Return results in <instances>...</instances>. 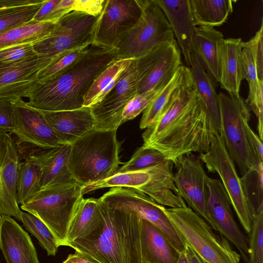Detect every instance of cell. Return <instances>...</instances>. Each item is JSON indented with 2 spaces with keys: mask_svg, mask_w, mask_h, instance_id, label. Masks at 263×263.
Wrapping results in <instances>:
<instances>
[{
  "mask_svg": "<svg viewBox=\"0 0 263 263\" xmlns=\"http://www.w3.org/2000/svg\"><path fill=\"white\" fill-rule=\"evenodd\" d=\"M249 235V263H263V213L253 217Z\"/></svg>",
  "mask_w": 263,
  "mask_h": 263,
  "instance_id": "cell-42",
  "label": "cell"
},
{
  "mask_svg": "<svg viewBox=\"0 0 263 263\" xmlns=\"http://www.w3.org/2000/svg\"><path fill=\"white\" fill-rule=\"evenodd\" d=\"M42 189V172L40 166L28 157L18 166L16 184L18 204L27 201Z\"/></svg>",
  "mask_w": 263,
  "mask_h": 263,
  "instance_id": "cell-35",
  "label": "cell"
},
{
  "mask_svg": "<svg viewBox=\"0 0 263 263\" xmlns=\"http://www.w3.org/2000/svg\"><path fill=\"white\" fill-rule=\"evenodd\" d=\"M13 129L12 100L0 99V132L11 133Z\"/></svg>",
  "mask_w": 263,
  "mask_h": 263,
  "instance_id": "cell-45",
  "label": "cell"
},
{
  "mask_svg": "<svg viewBox=\"0 0 263 263\" xmlns=\"http://www.w3.org/2000/svg\"><path fill=\"white\" fill-rule=\"evenodd\" d=\"M20 220L25 228L37 239L48 255L55 256L59 246L55 237L47 227L40 219L29 213L22 212Z\"/></svg>",
  "mask_w": 263,
  "mask_h": 263,
  "instance_id": "cell-39",
  "label": "cell"
},
{
  "mask_svg": "<svg viewBox=\"0 0 263 263\" xmlns=\"http://www.w3.org/2000/svg\"><path fill=\"white\" fill-rule=\"evenodd\" d=\"M193 84L215 132L220 134V116L218 100L214 82L193 53L189 67Z\"/></svg>",
  "mask_w": 263,
  "mask_h": 263,
  "instance_id": "cell-29",
  "label": "cell"
},
{
  "mask_svg": "<svg viewBox=\"0 0 263 263\" xmlns=\"http://www.w3.org/2000/svg\"><path fill=\"white\" fill-rule=\"evenodd\" d=\"M21 162L17 144L11 134L0 132V216L20 220L22 211L17 200L16 184Z\"/></svg>",
  "mask_w": 263,
  "mask_h": 263,
  "instance_id": "cell-19",
  "label": "cell"
},
{
  "mask_svg": "<svg viewBox=\"0 0 263 263\" xmlns=\"http://www.w3.org/2000/svg\"><path fill=\"white\" fill-rule=\"evenodd\" d=\"M63 263H101L94 258L76 251L69 254Z\"/></svg>",
  "mask_w": 263,
  "mask_h": 263,
  "instance_id": "cell-48",
  "label": "cell"
},
{
  "mask_svg": "<svg viewBox=\"0 0 263 263\" xmlns=\"http://www.w3.org/2000/svg\"><path fill=\"white\" fill-rule=\"evenodd\" d=\"M32 43L10 46L0 50V63H13L37 55Z\"/></svg>",
  "mask_w": 263,
  "mask_h": 263,
  "instance_id": "cell-44",
  "label": "cell"
},
{
  "mask_svg": "<svg viewBox=\"0 0 263 263\" xmlns=\"http://www.w3.org/2000/svg\"><path fill=\"white\" fill-rule=\"evenodd\" d=\"M117 50L92 43L86 52L60 74L37 81L26 95L27 104L40 110H70L83 107L96 78L114 61Z\"/></svg>",
  "mask_w": 263,
  "mask_h": 263,
  "instance_id": "cell-2",
  "label": "cell"
},
{
  "mask_svg": "<svg viewBox=\"0 0 263 263\" xmlns=\"http://www.w3.org/2000/svg\"><path fill=\"white\" fill-rule=\"evenodd\" d=\"M206 199L211 227L232 243L249 263L248 240L235 220L229 196L221 181L209 177Z\"/></svg>",
  "mask_w": 263,
  "mask_h": 263,
  "instance_id": "cell-13",
  "label": "cell"
},
{
  "mask_svg": "<svg viewBox=\"0 0 263 263\" xmlns=\"http://www.w3.org/2000/svg\"><path fill=\"white\" fill-rule=\"evenodd\" d=\"M250 138L253 148L259 159L263 162V145L262 141L258 136L254 133L251 128L249 130Z\"/></svg>",
  "mask_w": 263,
  "mask_h": 263,
  "instance_id": "cell-49",
  "label": "cell"
},
{
  "mask_svg": "<svg viewBox=\"0 0 263 263\" xmlns=\"http://www.w3.org/2000/svg\"><path fill=\"white\" fill-rule=\"evenodd\" d=\"M167 20L190 67L193 54V41L197 26L194 24L189 0H154Z\"/></svg>",
  "mask_w": 263,
  "mask_h": 263,
  "instance_id": "cell-21",
  "label": "cell"
},
{
  "mask_svg": "<svg viewBox=\"0 0 263 263\" xmlns=\"http://www.w3.org/2000/svg\"><path fill=\"white\" fill-rule=\"evenodd\" d=\"M140 14L136 0H105L97 22L93 43L116 49L121 36L135 24Z\"/></svg>",
  "mask_w": 263,
  "mask_h": 263,
  "instance_id": "cell-16",
  "label": "cell"
},
{
  "mask_svg": "<svg viewBox=\"0 0 263 263\" xmlns=\"http://www.w3.org/2000/svg\"><path fill=\"white\" fill-rule=\"evenodd\" d=\"M215 132L193 81L175 91L142 137L143 145L158 150L175 165L184 155L206 152Z\"/></svg>",
  "mask_w": 263,
  "mask_h": 263,
  "instance_id": "cell-1",
  "label": "cell"
},
{
  "mask_svg": "<svg viewBox=\"0 0 263 263\" xmlns=\"http://www.w3.org/2000/svg\"><path fill=\"white\" fill-rule=\"evenodd\" d=\"M52 60L36 55L15 62L0 63V99L26 97L37 81L39 72Z\"/></svg>",
  "mask_w": 263,
  "mask_h": 263,
  "instance_id": "cell-20",
  "label": "cell"
},
{
  "mask_svg": "<svg viewBox=\"0 0 263 263\" xmlns=\"http://www.w3.org/2000/svg\"><path fill=\"white\" fill-rule=\"evenodd\" d=\"M146 170L126 173H115L103 180L82 186L84 195L89 192L106 187H132L136 189L143 186L149 180Z\"/></svg>",
  "mask_w": 263,
  "mask_h": 263,
  "instance_id": "cell-37",
  "label": "cell"
},
{
  "mask_svg": "<svg viewBox=\"0 0 263 263\" xmlns=\"http://www.w3.org/2000/svg\"><path fill=\"white\" fill-rule=\"evenodd\" d=\"M158 92H149L142 95L137 94L127 103L123 110L122 115V124L134 119L143 111Z\"/></svg>",
  "mask_w": 263,
  "mask_h": 263,
  "instance_id": "cell-43",
  "label": "cell"
},
{
  "mask_svg": "<svg viewBox=\"0 0 263 263\" xmlns=\"http://www.w3.org/2000/svg\"><path fill=\"white\" fill-rule=\"evenodd\" d=\"M99 16L72 11L63 16L47 38L33 44L37 55L53 59L66 50L93 43Z\"/></svg>",
  "mask_w": 263,
  "mask_h": 263,
  "instance_id": "cell-11",
  "label": "cell"
},
{
  "mask_svg": "<svg viewBox=\"0 0 263 263\" xmlns=\"http://www.w3.org/2000/svg\"><path fill=\"white\" fill-rule=\"evenodd\" d=\"M117 132L93 129L70 144L68 167L77 182L83 186L117 172L121 163Z\"/></svg>",
  "mask_w": 263,
  "mask_h": 263,
  "instance_id": "cell-4",
  "label": "cell"
},
{
  "mask_svg": "<svg viewBox=\"0 0 263 263\" xmlns=\"http://www.w3.org/2000/svg\"><path fill=\"white\" fill-rule=\"evenodd\" d=\"M163 211L186 243L207 263H239L240 256L222 236L189 207L165 208Z\"/></svg>",
  "mask_w": 263,
  "mask_h": 263,
  "instance_id": "cell-7",
  "label": "cell"
},
{
  "mask_svg": "<svg viewBox=\"0 0 263 263\" xmlns=\"http://www.w3.org/2000/svg\"><path fill=\"white\" fill-rule=\"evenodd\" d=\"M99 199L109 205L136 213L155 226L180 253L184 252L186 243L163 212V205L142 192L132 187H112Z\"/></svg>",
  "mask_w": 263,
  "mask_h": 263,
  "instance_id": "cell-9",
  "label": "cell"
},
{
  "mask_svg": "<svg viewBox=\"0 0 263 263\" xmlns=\"http://www.w3.org/2000/svg\"><path fill=\"white\" fill-rule=\"evenodd\" d=\"M135 60L139 95L161 90L182 65L176 42L160 45Z\"/></svg>",
  "mask_w": 263,
  "mask_h": 263,
  "instance_id": "cell-12",
  "label": "cell"
},
{
  "mask_svg": "<svg viewBox=\"0 0 263 263\" xmlns=\"http://www.w3.org/2000/svg\"><path fill=\"white\" fill-rule=\"evenodd\" d=\"M39 1V0H0V8L28 5Z\"/></svg>",
  "mask_w": 263,
  "mask_h": 263,
  "instance_id": "cell-50",
  "label": "cell"
},
{
  "mask_svg": "<svg viewBox=\"0 0 263 263\" xmlns=\"http://www.w3.org/2000/svg\"><path fill=\"white\" fill-rule=\"evenodd\" d=\"M70 144L33 153L28 157L37 163L42 172V189L75 181L68 167Z\"/></svg>",
  "mask_w": 263,
  "mask_h": 263,
  "instance_id": "cell-26",
  "label": "cell"
},
{
  "mask_svg": "<svg viewBox=\"0 0 263 263\" xmlns=\"http://www.w3.org/2000/svg\"><path fill=\"white\" fill-rule=\"evenodd\" d=\"M173 165L168 160L146 169L149 174V180L137 190L161 205L170 208H185L187 205L175 183Z\"/></svg>",
  "mask_w": 263,
  "mask_h": 263,
  "instance_id": "cell-25",
  "label": "cell"
},
{
  "mask_svg": "<svg viewBox=\"0 0 263 263\" xmlns=\"http://www.w3.org/2000/svg\"><path fill=\"white\" fill-rule=\"evenodd\" d=\"M240 38L222 39L219 44V81L221 88L229 95L239 97L241 81L245 79Z\"/></svg>",
  "mask_w": 263,
  "mask_h": 263,
  "instance_id": "cell-24",
  "label": "cell"
},
{
  "mask_svg": "<svg viewBox=\"0 0 263 263\" xmlns=\"http://www.w3.org/2000/svg\"><path fill=\"white\" fill-rule=\"evenodd\" d=\"M82 185L73 181L41 189L21 209L40 219L55 237L59 247L65 246L68 230L81 200Z\"/></svg>",
  "mask_w": 263,
  "mask_h": 263,
  "instance_id": "cell-5",
  "label": "cell"
},
{
  "mask_svg": "<svg viewBox=\"0 0 263 263\" xmlns=\"http://www.w3.org/2000/svg\"><path fill=\"white\" fill-rule=\"evenodd\" d=\"M199 157L205 163L209 172L219 175L241 225L249 234L253 217L244 197L240 177L237 173L235 163L218 133H214L208 150L200 153Z\"/></svg>",
  "mask_w": 263,
  "mask_h": 263,
  "instance_id": "cell-10",
  "label": "cell"
},
{
  "mask_svg": "<svg viewBox=\"0 0 263 263\" xmlns=\"http://www.w3.org/2000/svg\"><path fill=\"white\" fill-rule=\"evenodd\" d=\"M0 249L7 263H40L29 234L10 216H0Z\"/></svg>",
  "mask_w": 263,
  "mask_h": 263,
  "instance_id": "cell-22",
  "label": "cell"
},
{
  "mask_svg": "<svg viewBox=\"0 0 263 263\" xmlns=\"http://www.w3.org/2000/svg\"><path fill=\"white\" fill-rule=\"evenodd\" d=\"M184 253L190 263H207L187 244Z\"/></svg>",
  "mask_w": 263,
  "mask_h": 263,
  "instance_id": "cell-51",
  "label": "cell"
},
{
  "mask_svg": "<svg viewBox=\"0 0 263 263\" xmlns=\"http://www.w3.org/2000/svg\"><path fill=\"white\" fill-rule=\"evenodd\" d=\"M177 263H190L187 259V257L185 254L184 252L180 254Z\"/></svg>",
  "mask_w": 263,
  "mask_h": 263,
  "instance_id": "cell-52",
  "label": "cell"
},
{
  "mask_svg": "<svg viewBox=\"0 0 263 263\" xmlns=\"http://www.w3.org/2000/svg\"><path fill=\"white\" fill-rule=\"evenodd\" d=\"M105 2V0H74L72 10L98 16L103 10Z\"/></svg>",
  "mask_w": 263,
  "mask_h": 263,
  "instance_id": "cell-46",
  "label": "cell"
},
{
  "mask_svg": "<svg viewBox=\"0 0 263 263\" xmlns=\"http://www.w3.org/2000/svg\"><path fill=\"white\" fill-rule=\"evenodd\" d=\"M137 76L134 59L113 88L98 104L91 107L95 125L100 130L117 129L127 103L137 94Z\"/></svg>",
  "mask_w": 263,
  "mask_h": 263,
  "instance_id": "cell-14",
  "label": "cell"
},
{
  "mask_svg": "<svg viewBox=\"0 0 263 263\" xmlns=\"http://www.w3.org/2000/svg\"><path fill=\"white\" fill-rule=\"evenodd\" d=\"M220 136L226 149L241 175L263 163L257 155L249 136L250 109L243 99L218 94Z\"/></svg>",
  "mask_w": 263,
  "mask_h": 263,
  "instance_id": "cell-6",
  "label": "cell"
},
{
  "mask_svg": "<svg viewBox=\"0 0 263 263\" xmlns=\"http://www.w3.org/2000/svg\"><path fill=\"white\" fill-rule=\"evenodd\" d=\"M174 181L180 197L195 213L211 223L206 199L209 178L203 162L192 153L180 157L175 164Z\"/></svg>",
  "mask_w": 263,
  "mask_h": 263,
  "instance_id": "cell-15",
  "label": "cell"
},
{
  "mask_svg": "<svg viewBox=\"0 0 263 263\" xmlns=\"http://www.w3.org/2000/svg\"><path fill=\"white\" fill-rule=\"evenodd\" d=\"M254 37L244 42L242 49L245 79L249 85L245 101L257 119L258 136L263 135V25Z\"/></svg>",
  "mask_w": 263,
  "mask_h": 263,
  "instance_id": "cell-18",
  "label": "cell"
},
{
  "mask_svg": "<svg viewBox=\"0 0 263 263\" xmlns=\"http://www.w3.org/2000/svg\"><path fill=\"white\" fill-rule=\"evenodd\" d=\"M97 201L102 215L99 227L86 238L67 246L101 263H142L140 217L133 211Z\"/></svg>",
  "mask_w": 263,
  "mask_h": 263,
  "instance_id": "cell-3",
  "label": "cell"
},
{
  "mask_svg": "<svg viewBox=\"0 0 263 263\" xmlns=\"http://www.w3.org/2000/svg\"><path fill=\"white\" fill-rule=\"evenodd\" d=\"M59 1L45 0L33 20L37 22H46L47 17L59 3Z\"/></svg>",
  "mask_w": 263,
  "mask_h": 263,
  "instance_id": "cell-47",
  "label": "cell"
},
{
  "mask_svg": "<svg viewBox=\"0 0 263 263\" xmlns=\"http://www.w3.org/2000/svg\"><path fill=\"white\" fill-rule=\"evenodd\" d=\"M14 129L21 142L45 149L65 144L47 123L40 110L29 106L22 98L12 100Z\"/></svg>",
  "mask_w": 263,
  "mask_h": 263,
  "instance_id": "cell-17",
  "label": "cell"
},
{
  "mask_svg": "<svg viewBox=\"0 0 263 263\" xmlns=\"http://www.w3.org/2000/svg\"><path fill=\"white\" fill-rule=\"evenodd\" d=\"M89 46L66 50L54 57L51 62L39 72L37 81L52 78L63 72L86 52Z\"/></svg>",
  "mask_w": 263,
  "mask_h": 263,
  "instance_id": "cell-41",
  "label": "cell"
},
{
  "mask_svg": "<svg viewBox=\"0 0 263 263\" xmlns=\"http://www.w3.org/2000/svg\"><path fill=\"white\" fill-rule=\"evenodd\" d=\"M196 26L214 28L226 22L233 11L231 0H189Z\"/></svg>",
  "mask_w": 263,
  "mask_h": 263,
  "instance_id": "cell-33",
  "label": "cell"
},
{
  "mask_svg": "<svg viewBox=\"0 0 263 263\" xmlns=\"http://www.w3.org/2000/svg\"><path fill=\"white\" fill-rule=\"evenodd\" d=\"M45 0L17 6L0 8V34L32 20Z\"/></svg>",
  "mask_w": 263,
  "mask_h": 263,
  "instance_id": "cell-38",
  "label": "cell"
},
{
  "mask_svg": "<svg viewBox=\"0 0 263 263\" xmlns=\"http://www.w3.org/2000/svg\"><path fill=\"white\" fill-rule=\"evenodd\" d=\"M134 59L114 61L94 80L87 91L83 107H92L99 104L117 84Z\"/></svg>",
  "mask_w": 263,
  "mask_h": 263,
  "instance_id": "cell-34",
  "label": "cell"
},
{
  "mask_svg": "<svg viewBox=\"0 0 263 263\" xmlns=\"http://www.w3.org/2000/svg\"><path fill=\"white\" fill-rule=\"evenodd\" d=\"M222 33L214 28L198 26L193 41V50L213 81L219 82V44Z\"/></svg>",
  "mask_w": 263,
  "mask_h": 263,
  "instance_id": "cell-28",
  "label": "cell"
},
{
  "mask_svg": "<svg viewBox=\"0 0 263 263\" xmlns=\"http://www.w3.org/2000/svg\"><path fill=\"white\" fill-rule=\"evenodd\" d=\"M57 23L34 20L0 34V50L14 45L39 42L50 35Z\"/></svg>",
  "mask_w": 263,
  "mask_h": 263,
  "instance_id": "cell-32",
  "label": "cell"
},
{
  "mask_svg": "<svg viewBox=\"0 0 263 263\" xmlns=\"http://www.w3.org/2000/svg\"><path fill=\"white\" fill-rule=\"evenodd\" d=\"M142 263H177L180 253L153 224L141 219Z\"/></svg>",
  "mask_w": 263,
  "mask_h": 263,
  "instance_id": "cell-27",
  "label": "cell"
},
{
  "mask_svg": "<svg viewBox=\"0 0 263 263\" xmlns=\"http://www.w3.org/2000/svg\"><path fill=\"white\" fill-rule=\"evenodd\" d=\"M167 161L168 160L161 152L143 144L136 149L130 159L119 168L116 173L145 170Z\"/></svg>",
  "mask_w": 263,
  "mask_h": 263,
  "instance_id": "cell-40",
  "label": "cell"
},
{
  "mask_svg": "<svg viewBox=\"0 0 263 263\" xmlns=\"http://www.w3.org/2000/svg\"><path fill=\"white\" fill-rule=\"evenodd\" d=\"M141 14L135 24L120 38L117 60L137 59L155 48L176 42L164 13L154 0H136Z\"/></svg>",
  "mask_w": 263,
  "mask_h": 263,
  "instance_id": "cell-8",
  "label": "cell"
},
{
  "mask_svg": "<svg viewBox=\"0 0 263 263\" xmlns=\"http://www.w3.org/2000/svg\"><path fill=\"white\" fill-rule=\"evenodd\" d=\"M40 111L59 138L65 144H71L95 128V119L90 107Z\"/></svg>",
  "mask_w": 263,
  "mask_h": 263,
  "instance_id": "cell-23",
  "label": "cell"
},
{
  "mask_svg": "<svg viewBox=\"0 0 263 263\" xmlns=\"http://www.w3.org/2000/svg\"><path fill=\"white\" fill-rule=\"evenodd\" d=\"M192 82L193 78L190 68L181 65L171 81L158 92L143 111L140 128L146 129L152 125L158 119L175 91Z\"/></svg>",
  "mask_w": 263,
  "mask_h": 263,
  "instance_id": "cell-30",
  "label": "cell"
},
{
  "mask_svg": "<svg viewBox=\"0 0 263 263\" xmlns=\"http://www.w3.org/2000/svg\"><path fill=\"white\" fill-rule=\"evenodd\" d=\"M240 182L253 217L263 213V163L241 175Z\"/></svg>",
  "mask_w": 263,
  "mask_h": 263,
  "instance_id": "cell-36",
  "label": "cell"
},
{
  "mask_svg": "<svg viewBox=\"0 0 263 263\" xmlns=\"http://www.w3.org/2000/svg\"><path fill=\"white\" fill-rule=\"evenodd\" d=\"M102 215L97 199L83 198L70 221L65 246L77 239L91 235L100 225Z\"/></svg>",
  "mask_w": 263,
  "mask_h": 263,
  "instance_id": "cell-31",
  "label": "cell"
}]
</instances>
